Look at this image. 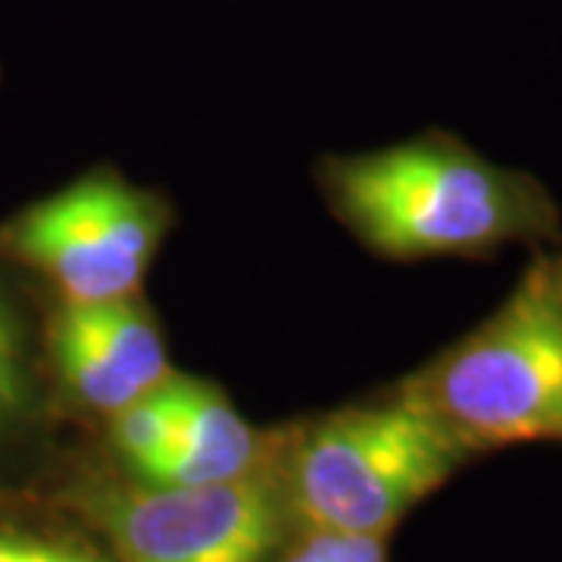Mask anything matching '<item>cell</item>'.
I'll return each instance as SVG.
<instances>
[{"label":"cell","instance_id":"1","mask_svg":"<svg viewBox=\"0 0 562 562\" xmlns=\"http://www.w3.org/2000/svg\"><path fill=\"white\" fill-rule=\"evenodd\" d=\"M319 188L335 220L391 262L484 260L513 244L562 241L560 206L541 181L443 132L331 157Z\"/></svg>","mask_w":562,"mask_h":562},{"label":"cell","instance_id":"2","mask_svg":"<svg viewBox=\"0 0 562 562\" xmlns=\"http://www.w3.org/2000/svg\"><path fill=\"white\" fill-rule=\"evenodd\" d=\"M401 391L475 457L562 443V250L538 254L509 297Z\"/></svg>","mask_w":562,"mask_h":562},{"label":"cell","instance_id":"3","mask_svg":"<svg viewBox=\"0 0 562 562\" xmlns=\"http://www.w3.org/2000/svg\"><path fill=\"white\" fill-rule=\"evenodd\" d=\"M472 457L443 422L394 387L303 435L291 494L310 531L387 535Z\"/></svg>","mask_w":562,"mask_h":562},{"label":"cell","instance_id":"4","mask_svg":"<svg viewBox=\"0 0 562 562\" xmlns=\"http://www.w3.org/2000/svg\"><path fill=\"white\" fill-rule=\"evenodd\" d=\"M169 232L160 194L98 169L25 206L3 244L60 291L63 303L138 297Z\"/></svg>","mask_w":562,"mask_h":562},{"label":"cell","instance_id":"5","mask_svg":"<svg viewBox=\"0 0 562 562\" xmlns=\"http://www.w3.org/2000/svg\"><path fill=\"white\" fill-rule=\"evenodd\" d=\"M103 522L128 562H262L279 531L272 494L250 475L125 491Z\"/></svg>","mask_w":562,"mask_h":562},{"label":"cell","instance_id":"6","mask_svg":"<svg viewBox=\"0 0 562 562\" xmlns=\"http://www.w3.org/2000/svg\"><path fill=\"white\" fill-rule=\"evenodd\" d=\"M257 431L213 384L179 379L176 435L140 479L147 484H213L250 475Z\"/></svg>","mask_w":562,"mask_h":562},{"label":"cell","instance_id":"7","mask_svg":"<svg viewBox=\"0 0 562 562\" xmlns=\"http://www.w3.org/2000/svg\"><path fill=\"white\" fill-rule=\"evenodd\" d=\"M88 344L120 379L132 401L157 391L172 379L169 353L157 319L138 297L110 303H60L54 316Z\"/></svg>","mask_w":562,"mask_h":562},{"label":"cell","instance_id":"8","mask_svg":"<svg viewBox=\"0 0 562 562\" xmlns=\"http://www.w3.org/2000/svg\"><path fill=\"white\" fill-rule=\"evenodd\" d=\"M176 384L179 375L160 384L157 391L144 394L140 401L128 403L113 419V443L138 475H144L154 462L166 453L176 435Z\"/></svg>","mask_w":562,"mask_h":562},{"label":"cell","instance_id":"9","mask_svg":"<svg viewBox=\"0 0 562 562\" xmlns=\"http://www.w3.org/2000/svg\"><path fill=\"white\" fill-rule=\"evenodd\" d=\"M25 397V357L16 319L0 301V425L16 416Z\"/></svg>","mask_w":562,"mask_h":562},{"label":"cell","instance_id":"10","mask_svg":"<svg viewBox=\"0 0 562 562\" xmlns=\"http://www.w3.org/2000/svg\"><path fill=\"white\" fill-rule=\"evenodd\" d=\"M322 562H387L384 535H344V531H310Z\"/></svg>","mask_w":562,"mask_h":562},{"label":"cell","instance_id":"11","mask_svg":"<svg viewBox=\"0 0 562 562\" xmlns=\"http://www.w3.org/2000/svg\"><path fill=\"white\" fill-rule=\"evenodd\" d=\"M13 560L16 562H91V560H81V557H76V553L57 550V547H47V543H35V541H20V538H13Z\"/></svg>","mask_w":562,"mask_h":562},{"label":"cell","instance_id":"12","mask_svg":"<svg viewBox=\"0 0 562 562\" xmlns=\"http://www.w3.org/2000/svg\"><path fill=\"white\" fill-rule=\"evenodd\" d=\"M284 562H322L319 553H316V547H313V541L306 538V541H301L288 557H284Z\"/></svg>","mask_w":562,"mask_h":562},{"label":"cell","instance_id":"13","mask_svg":"<svg viewBox=\"0 0 562 562\" xmlns=\"http://www.w3.org/2000/svg\"><path fill=\"white\" fill-rule=\"evenodd\" d=\"M0 562H16L13 560V538H0Z\"/></svg>","mask_w":562,"mask_h":562}]
</instances>
